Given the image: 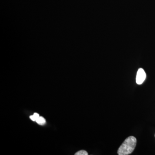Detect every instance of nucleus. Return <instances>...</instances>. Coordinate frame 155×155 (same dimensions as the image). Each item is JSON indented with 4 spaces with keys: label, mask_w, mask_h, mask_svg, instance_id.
<instances>
[{
    "label": "nucleus",
    "mask_w": 155,
    "mask_h": 155,
    "mask_svg": "<svg viewBox=\"0 0 155 155\" xmlns=\"http://www.w3.org/2000/svg\"><path fill=\"white\" fill-rule=\"evenodd\" d=\"M36 122L38 124L40 125H44L45 124L46 120L43 117L39 116Z\"/></svg>",
    "instance_id": "3"
},
{
    "label": "nucleus",
    "mask_w": 155,
    "mask_h": 155,
    "mask_svg": "<svg viewBox=\"0 0 155 155\" xmlns=\"http://www.w3.org/2000/svg\"></svg>",
    "instance_id": "6"
},
{
    "label": "nucleus",
    "mask_w": 155,
    "mask_h": 155,
    "mask_svg": "<svg viewBox=\"0 0 155 155\" xmlns=\"http://www.w3.org/2000/svg\"><path fill=\"white\" fill-rule=\"evenodd\" d=\"M88 153L84 150H81L75 153V155H87Z\"/></svg>",
    "instance_id": "5"
},
{
    "label": "nucleus",
    "mask_w": 155,
    "mask_h": 155,
    "mask_svg": "<svg viewBox=\"0 0 155 155\" xmlns=\"http://www.w3.org/2000/svg\"><path fill=\"white\" fill-rule=\"evenodd\" d=\"M137 144V139L134 137L130 136L123 142L118 150L119 155H127L133 152Z\"/></svg>",
    "instance_id": "1"
},
{
    "label": "nucleus",
    "mask_w": 155,
    "mask_h": 155,
    "mask_svg": "<svg viewBox=\"0 0 155 155\" xmlns=\"http://www.w3.org/2000/svg\"><path fill=\"white\" fill-rule=\"evenodd\" d=\"M146 78V74L142 68H140L137 71L136 75V83L137 84H141Z\"/></svg>",
    "instance_id": "2"
},
{
    "label": "nucleus",
    "mask_w": 155,
    "mask_h": 155,
    "mask_svg": "<svg viewBox=\"0 0 155 155\" xmlns=\"http://www.w3.org/2000/svg\"><path fill=\"white\" fill-rule=\"evenodd\" d=\"M39 117V115L37 113H35L33 115L30 116V119L33 121H36L37 119Z\"/></svg>",
    "instance_id": "4"
}]
</instances>
